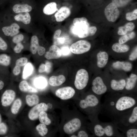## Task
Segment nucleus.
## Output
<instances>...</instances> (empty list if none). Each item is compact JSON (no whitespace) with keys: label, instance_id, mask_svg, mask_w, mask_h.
I'll return each instance as SVG.
<instances>
[{"label":"nucleus","instance_id":"1","mask_svg":"<svg viewBox=\"0 0 137 137\" xmlns=\"http://www.w3.org/2000/svg\"><path fill=\"white\" fill-rule=\"evenodd\" d=\"M92 130L95 136L97 137H125L120 133L113 121L102 122L98 117L92 119Z\"/></svg>","mask_w":137,"mask_h":137},{"label":"nucleus","instance_id":"2","mask_svg":"<svg viewBox=\"0 0 137 137\" xmlns=\"http://www.w3.org/2000/svg\"><path fill=\"white\" fill-rule=\"evenodd\" d=\"M136 95L119 94L115 101L111 118L115 120L120 115L137 105Z\"/></svg>","mask_w":137,"mask_h":137},{"label":"nucleus","instance_id":"3","mask_svg":"<svg viewBox=\"0 0 137 137\" xmlns=\"http://www.w3.org/2000/svg\"><path fill=\"white\" fill-rule=\"evenodd\" d=\"M1 11L8 18L17 23L21 28L26 32L32 33L35 29L32 12L13 14L9 13L5 8Z\"/></svg>","mask_w":137,"mask_h":137},{"label":"nucleus","instance_id":"4","mask_svg":"<svg viewBox=\"0 0 137 137\" xmlns=\"http://www.w3.org/2000/svg\"><path fill=\"white\" fill-rule=\"evenodd\" d=\"M101 98L93 93L87 95L84 98L80 100L79 107L84 110L88 109L89 110L90 109L92 119L98 117L101 110Z\"/></svg>","mask_w":137,"mask_h":137},{"label":"nucleus","instance_id":"5","mask_svg":"<svg viewBox=\"0 0 137 137\" xmlns=\"http://www.w3.org/2000/svg\"><path fill=\"white\" fill-rule=\"evenodd\" d=\"M73 23V32L80 38L93 36L97 30L96 26H90L87 19L84 17L75 18Z\"/></svg>","mask_w":137,"mask_h":137},{"label":"nucleus","instance_id":"6","mask_svg":"<svg viewBox=\"0 0 137 137\" xmlns=\"http://www.w3.org/2000/svg\"><path fill=\"white\" fill-rule=\"evenodd\" d=\"M21 28L0 11V33L8 40L20 32Z\"/></svg>","mask_w":137,"mask_h":137},{"label":"nucleus","instance_id":"7","mask_svg":"<svg viewBox=\"0 0 137 137\" xmlns=\"http://www.w3.org/2000/svg\"><path fill=\"white\" fill-rule=\"evenodd\" d=\"M5 9L13 14L32 12L36 4L35 0H12Z\"/></svg>","mask_w":137,"mask_h":137},{"label":"nucleus","instance_id":"8","mask_svg":"<svg viewBox=\"0 0 137 137\" xmlns=\"http://www.w3.org/2000/svg\"><path fill=\"white\" fill-rule=\"evenodd\" d=\"M113 121L126 126L137 125V105L123 113Z\"/></svg>","mask_w":137,"mask_h":137},{"label":"nucleus","instance_id":"9","mask_svg":"<svg viewBox=\"0 0 137 137\" xmlns=\"http://www.w3.org/2000/svg\"><path fill=\"white\" fill-rule=\"evenodd\" d=\"M119 94L112 92L106 96L104 102L101 104V113L111 118L115 101Z\"/></svg>","mask_w":137,"mask_h":137},{"label":"nucleus","instance_id":"10","mask_svg":"<svg viewBox=\"0 0 137 137\" xmlns=\"http://www.w3.org/2000/svg\"><path fill=\"white\" fill-rule=\"evenodd\" d=\"M89 80V76L87 71L83 69L79 70L76 74L74 85L78 90H82L87 86Z\"/></svg>","mask_w":137,"mask_h":137},{"label":"nucleus","instance_id":"11","mask_svg":"<svg viewBox=\"0 0 137 137\" xmlns=\"http://www.w3.org/2000/svg\"><path fill=\"white\" fill-rule=\"evenodd\" d=\"M108 87L100 77L95 78L92 82V90L94 94L101 97L108 91Z\"/></svg>","mask_w":137,"mask_h":137},{"label":"nucleus","instance_id":"12","mask_svg":"<svg viewBox=\"0 0 137 137\" xmlns=\"http://www.w3.org/2000/svg\"><path fill=\"white\" fill-rule=\"evenodd\" d=\"M91 47L90 43L85 40H80L72 44L70 47L71 51L76 54H82L88 52Z\"/></svg>","mask_w":137,"mask_h":137},{"label":"nucleus","instance_id":"13","mask_svg":"<svg viewBox=\"0 0 137 137\" xmlns=\"http://www.w3.org/2000/svg\"><path fill=\"white\" fill-rule=\"evenodd\" d=\"M104 12L107 20L111 22H115L119 15L118 8L112 2L106 6Z\"/></svg>","mask_w":137,"mask_h":137},{"label":"nucleus","instance_id":"14","mask_svg":"<svg viewBox=\"0 0 137 137\" xmlns=\"http://www.w3.org/2000/svg\"><path fill=\"white\" fill-rule=\"evenodd\" d=\"M82 125V123L81 120L78 118H75L64 125L63 130L66 134H71L79 130Z\"/></svg>","mask_w":137,"mask_h":137},{"label":"nucleus","instance_id":"15","mask_svg":"<svg viewBox=\"0 0 137 137\" xmlns=\"http://www.w3.org/2000/svg\"><path fill=\"white\" fill-rule=\"evenodd\" d=\"M12 58L6 53L0 54V73L8 75V68L11 64Z\"/></svg>","mask_w":137,"mask_h":137},{"label":"nucleus","instance_id":"16","mask_svg":"<svg viewBox=\"0 0 137 137\" xmlns=\"http://www.w3.org/2000/svg\"><path fill=\"white\" fill-rule=\"evenodd\" d=\"M15 93L12 90L7 89L3 93L0 99V104L3 107H7L10 105L15 96Z\"/></svg>","mask_w":137,"mask_h":137},{"label":"nucleus","instance_id":"17","mask_svg":"<svg viewBox=\"0 0 137 137\" xmlns=\"http://www.w3.org/2000/svg\"><path fill=\"white\" fill-rule=\"evenodd\" d=\"M113 121L115 122L117 129L122 132L125 137H137V125L127 126L123 125L115 121Z\"/></svg>","mask_w":137,"mask_h":137},{"label":"nucleus","instance_id":"18","mask_svg":"<svg viewBox=\"0 0 137 137\" xmlns=\"http://www.w3.org/2000/svg\"><path fill=\"white\" fill-rule=\"evenodd\" d=\"M75 93V90L70 87L60 88L56 90L55 92L57 97L63 100L70 99L73 97Z\"/></svg>","mask_w":137,"mask_h":137},{"label":"nucleus","instance_id":"19","mask_svg":"<svg viewBox=\"0 0 137 137\" xmlns=\"http://www.w3.org/2000/svg\"><path fill=\"white\" fill-rule=\"evenodd\" d=\"M47 105L44 102L41 103L35 106L29 111L28 117L30 119L34 120L37 119L40 113L42 111H46L48 109Z\"/></svg>","mask_w":137,"mask_h":137},{"label":"nucleus","instance_id":"20","mask_svg":"<svg viewBox=\"0 0 137 137\" xmlns=\"http://www.w3.org/2000/svg\"><path fill=\"white\" fill-rule=\"evenodd\" d=\"M137 80V75L135 74H131L127 79L124 90H125V91H124L123 93L134 95L133 94L132 92L136 87Z\"/></svg>","mask_w":137,"mask_h":137},{"label":"nucleus","instance_id":"21","mask_svg":"<svg viewBox=\"0 0 137 137\" xmlns=\"http://www.w3.org/2000/svg\"><path fill=\"white\" fill-rule=\"evenodd\" d=\"M126 80L124 79L119 80L112 79L110 83V87L113 93H116L124 90Z\"/></svg>","mask_w":137,"mask_h":137},{"label":"nucleus","instance_id":"22","mask_svg":"<svg viewBox=\"0 0 137 137\" xmlns=\"http://www.w3.org/2000/svg\"><path fill=\"white\" fill-rule=\"evenodd\" d=\"M31 33L29 49L31 54L35 55L37 53L38 49L40 45V41L36 29Z\"/></svg>","mask_w":137,"mask_h":137},{"label":"nucleus","instance_id":"23","mask_svg":"<svg viewBox=\"0 0 137 137\" xmlns=\"http://www.w3.org/2000/svg\"><path fill=\"white\" fill-rule=\"evenodd\" d=\"M61 55V49L56 45H53L50 47L49 50L45 53L44 57L46 59L50 60L58 58Z\"/></svg>","mask_w":137,"mask_h":137},{"label":"nucleus","instance_id":"24","mask_svg":"<svg viewBox=\"0 0 137 137\" xmlns=\"http://www.w3.org/2000/svg\"><path fill=\"white\" fill-rule=\"evenodd\" d=\"M71 11L67 7L63 6L60 8L55 14L56 20L58 22H62L69 16Z\"/></svg>","mask_w":137,"mask_h":137},{"label":"nucleus","instance_id":"25","mask_svg":"<svg viewBox=\"0 0 137 137\" xmlns=\"http://www.w3.org/2000/svg\"><path fill=\"white\" fill-rule=\"evenodd\" d=\"M29 39V36L27 33L20 32L8 41L11 48L15 44L20 42L28 41Z\"/></svg>","mask_w":137,"mask_h":137},{"label":"nucleus","instance_id":"26","mask_svg":"<svg viewBox=\"0 0 137 137\" xmlns=\"http://www.w3.org/2000/svg\"><path fill=\"white\" fill-rule=\"evenodd\" d=\"M11 49L8 40L0 33V53H10Z\"/></svg>","mask_w":137,"mask_h":137},{"label":"nucleus","instance_id":"27","mask_svg":"<svg viewBox=\"0 0 137 137\" xmlns=\"http://www.w3.org/2000/svg\"><path fill=\"white\" fill-rule=\"evenodd\" d=\"M57 10L56 3L52 2L46 4L43 6L42 9V12L45 15H50L53 14Z\"/></svg>","mask_w":137,"mask_h":137},{"label":"nucleus","instance_id":"28","mask_svg":"<svg viewBox=\"0 0 137 137\" xmlns=\"http://www.w3.org/2000/svg\"><path fill=\"white\" fill-rule=\"evenodd\" d=\"M97 66L100 68H102L106 65L108 59V55L107 53L104 51L100 52L97 55Z\"/></svg>","mask_w":137,"mask_h":137},{"label":"nucleus","instance_id":"29","mask_svg":"<svg viewBox=\"0 0 137 137\" xmlns=\"http://www.w3.org/2000/svg\"><path fill=\"white\" fill-rule=\"evenodd\" d=\"M113 67L118 70H122L125 71L129 72L132 68V65L129 62L117 61L112 64Z\"/></svg>","mask_w":137,"mask_h":137},{"label":"nucleus","instance_id":"30","mask_svg":"<svg viewBox=\"0 0 137 137\" xmlns=\"http://www.w3.org/2000/svg\"><path fill=\"white\" fill-rule=\"evenodd\" d=\"M66 78L63 75H60L58 76H53L50 77L48 80L49 84L52 86L56 87L60 86L65 81Z\"/></svg>","mask_w":137,"mask_h":137},{"label":"nucleus","instance_id":"31","mask_svg":"<svg viewBox=\"0 0 137 137\" xmlns=\"http://www.w3.org/2000/svg\"><path fill=\"white\" fill-rule=\"evenodd\" d=\"M29 41L20 42L14 45L11 49L15 53L19 54L25 49H29Z\"/></svg>","mask_w":137,"mask_h":137},{"label":"nucleus","instance_id":"32","mask_svg":"<svg viewBox=\"0 0 137 137\" xmlns=\"http://www.w3.org/2000/svg\"><path fill=\"white\" fill-rule=\"evenodd\" d=\"M135 25L132 22L126 23L124 26L119 27L117 31L118 34L120 35H123L127 34L128 32L132 31L134 28Z\"/></svg>","mask_w":137,"mask_h":137},{"label":"nucleus","instance_id":"33","mask_svg":"<svg viewBox=\"0 0 137 137\" xmlns=\"http://www.w3.org/2000/svg\"><path fill=\"white\" fill-rule=\"evenodd\" d=\"M19 87L20 90L23 92L36 93L38 92L37 89L30 86L26 80L21 81L19 84Z\"/></svg>","mask_w":137,"mask_h":137},{"label":"nucleus","instance_id":"34","mask_svg":"<svg viewBox=\"0 0 137 137\" xmlns=\"http://www.w3.org/2000/svg\"><path fill=\"white\" fill-rule=\"evenodd\" d=\"M33 67L32 64L30 62L28 63L23 67L22 72V77L25 79L31 75L33 72Z\"/></svg>","mask_w":137,"mask_h":137},{"label":"nucleus","instance_id":"35","mask_svg":"<svg viewBox=\"0 0 137 137\" xmlns=\"http://www.w3.org/2000/svg\"><path fill=\"white\" fill-rule=\"evenodd\" d=\"M112 49L115 52L118 53H123L128 52L129 49V47L128 45L119 43H115L112 46Z\"/></svg>","mask_w":137,"mask_h":137},{"label":"nucleus","instance_id":"36","mask_svg":"<svg viewBox=\"0 0 137 137\" xmlns=\"http://www.w3.org/2000/svg\"><path fill=\"white\" fill-rule=\"evenodd\" d=\"M26 99L27 104L30 107L37 104L39 101V97L35 94L27 95L26 96Z\"/></svg>","mask_w":137,"mask_h":137},{"label":"nucleus","instance_id":"37","mask_svg":"<svg viewBox=\"0 0 137 137\" xmlns=\"http://www.w3.org/2000/svg\"><path fill=\"white\" fill-rule=\"evenodd\" d=\"M34 84L37 88L39 89H43L46 86L47 82L45 78L43 77H39L35 79Z\"/></svg>","mask_w":137,"mask_h":137},{"label":"nucleus","instance_id":"38","mask_svg":"<svg viewBox=\"0 0 137 137\" xmlns=\"http://www.w3.org/2000/svg\"><path fill=\"white\" fill-rule=\"evenodd\" d=\"M135 36V33L133 31L122 35L119 40V43L121 44H124L129 40L134 38Z\"/></svg>","mask_w":137,"mask_h":137},{"label":"nucleus","instance_id":"39","mask_svg":"<svg viewBox=\"0 0 137 137\" xmlns=\"http://www.w3.org/2000/svg\"><path fill=\"white\" fill-rule=\"evenodd\" d=\"M38 117L40 121L42 124L48 125L51 123L50 119L47 117V113L44 111H41Z\"/></svg>","mask_w":137,"mask_h":137},{"label":"nucleus","instance_id":"40","mask_svg":"<svg viewBox=\"0 0 137 137\" xmlns=\"http://www.w3.org/2000/svg\"><path fill=\"white\" fill-rule=\"evenodd\" d=\"M22 104L21 100L18 98L16 99L14 102L11 108L12 113L14 114H16L21 107Z\"/></svg>","mask_w":137,"mask_h":137},{"label":"nucleus","instance_id":"41","mask_svg":"<svg viewBox=\"0 0 137 137\" xmlns=\"http://www.w3.org/2000/svg\"><path fill=\"white\" fill-rule=\"evenodd\" d=\"M36 129L39 134L41 136L45 135L48 132V129L46 125L43 124H40L36 127Z\"/></svg>","mask_w":137,"mask_h":137},{"label":"nucleus","instance_id":"42","mask_svg":"<svg viewBox=\"0 0 137 137\" xmlns=\"http://www.w3.org/2000/svg\"><path fill=\"white\" fill-rule=\"evenodd\" d=\"M126 18L128 21L136 20L137 19V9H136L132 11L127 13L126 14Z\"/></svg>","mask_w":137,"mask_h":137},{"label":"nucleus","instance_id":"43","mask_svg":"<svg viewBox=\"0 0 137 137\" xmlns=\"http://www.w3.org/2000/svg\"><path fill=\"white\" fill-rule=\"evenodd\" d=\"M132 0H112V2L118 8L122 7L127 5Z\"/></svg>","mask_w":137,"mask_h":137},{"label":"nucleus","instance_id":"44","mask_svg":"<svg viewBox=\"0 0 137 137\" xmlns=\"http://www.w3.org/2000/svg\"><path fill=\"white\" fill-rule=\"evenodd\" d=\"M27 58L22 57L17 59L15 61V64L20 66L22 67L25 65L28 62Z\"/></svg>","mask_w":137,"mask_h":137},{"label":"nucleus","instance_id":"45","mask_svg":"<svg viewBox=\"0 0 137 137\" xmlns=\"http://www.w3.org/2000/svg\"><path fill=\"white\" fill-rule=\"evenodd\" d=\"M22 68L23 67L15 64V65L13 67L12 71L13 75L16 76L20 75L22 73Z\"/></svg>","mask_w":137,"mask_h":137},{"label":"nucleus","instance_id":"46","mask_svg":"<svg viewBox=\"0 0 137 137\" xmlns=\"http://www.w3.org/2000/svg\"><path fill=\"white\" fill-rule=\"evenodd\" d=\"M7 76L8 75L0 73V91L3 89L5 87L6 80Z\"/></svg>","mask_w":137,"mask_h":137},{"label":"nucleus","instance_id":"47","mask_svg":"<svg viewBox=\"0 0 137 137\" xmlns=\"http://www.w3.org/2000/svg\"><path fill=\"white\" fill-rule=\"evenodd\" d=\"M7 127L5 123L1 122L0 123V135H3L7 132Z\"/></svg>","mask_w":137,"mask_h":137},{"label":"nucleus","instance_id":"48","mask_svg":"<svg viewBox=\"0 0 137 137\" xmlns=\"http://www.w3.org/2000/svg\"><path fill=\"white\" fill-rule=\"evenodd\" d=\"M45 64V71L47 73H50L52 70V63L49 61H46Z\"/></svg>","mask_w":137,"mask_h":137},{"label":"nucleus","instance_id":"49","mask_svg":"<svg viewBox=\"0 0 137 137\" xmlns=\"http://www.w3.org/2000/svg\"><path fill=\"white\" fill-rule=\"evenodd\" d=\"M12 0H0V9L5 8L6 5H8Z\"/></svg>","mask_w":137,"mask_h":137},{"label":"nucleus","instance_id":"50","mask_svg":"<svg viewBox=\"0 0 137 137\" xmlns=\"http://www.w3.org/2000/svg\"><path fill=\"white\" fill-rule=\"evenodd\" d=\"M137 58V48L136 46L134 50L129 56V60L131 61L134 60Z\"/></svg>","mask_w":137,"mask_h":137},{"label":"nucleus","instance_id":"51","mask_svg":"<svg viewBox=\"0 0 137 137\" xmlns=\"http://www.w3.org/2000/svg\"><path fill=\"white\" fill-rule=\"evenodd\" d=\"M46 53L45 48L43 46L40 45L39 47L37 53L40 56H42L44 55Z\"/></svg>","mask_w":137,"mask_h":137},{"label":"nucleus","instance_id":"52","mask_svg":"<svg viewBox=\"0 0 137 137\" xmlns=\"http://www.w3.org/2000/svg\"><path fill=\"white\" fill-rule=\"evenodd\" d=\"M62 55L65 56L68 55L69 54L71 51L70 48H69L67 47H62L61 49Z\"/></svg>","mask_w":137,"mask_h":137},{"label":"nucleus","instance_id":"53","mask_svg":"<svg viewBox=\"0 0 137 137\" xmlns=\"http://www.w3.org/2000/svg\"><path fill=\"white\" fill-rule=\"evenodd\" d=\"M89 136V135L87 132L83 130L79 131L78 133L77 136V137H88Z\"/></svg>","mask_w":137,"mask_h":137},{"label":"nucleus","instance_id":"54","mask_svg":"<svg viewBox=\"0 0 137 137\" xmlns=\"http://www.w3.org/2000/svg\"><path fill=\"white\" fill-rule=\"evenodd\" d=\"M61 33V30L60 29H58L56 30L53 35V39L54 40H56L58 38Z\"/></svg>","mask_w":137,"mask_h":137},{"label":"nucleus","instance_id":"55","mask_svg":"<svg viewBox=\"0 0 137 137\" xmlns=\"http://www.w3.org/2000/svg\"><path fill=\"white\" fill-rule=\"evenodd\" d=\"M45 64L42 63L41 64L38 68V71L40 73H42L45 72Z\"/></svg>","mask_w":137,"mask_h":137},{"label":"nucleus","instance_id":"56","mask_svg":"<svg viewBox=\"0 0 137 137\" xmlns=\"http://www.w3.org/2000/svg\"><path fill=\"white\" fill-rule=\"evenodd\" d=\"M48 108L51 109L52 107V105L51 103H49L47 105Z\"/></svg>","mask_w":137,"mask_h":137},{"label":"nucleus","instance_id":"57","mask_svg":"<svg viewBox=\"0 0 137 137\" xmlns=\"http://www.w3.org/2000/svg\"><path fill=\"white\" fill-rule=\"evenodd\" d=\"M2 121V117L1 113H0V123Z\"/></svg>","mask_w":137,"mask_h":137},{"label":"nucleus","instance_id":"58","mask_svg":"<svg viewBox=\"0 0 137 137\" xmlns=\"http://www.w3.org/2000/svg\"><path fill=\"white\" fill-rule=\"evenodd\" d=\"M71 137H77V136L76 135H72Z\"/></svg>","mask_w":137,"mask_h":137}]
</instances>
